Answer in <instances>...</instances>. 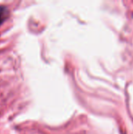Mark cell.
I'll use <instances>...</instances> for the list:
<instances>
[{"mask_svg":"<svg viewBox=\"0 0 133 134\" xmlns=\"http://www.w3.org/2000/svg\"><path fill=\"white\" fill-rule=\"evenodd\" d=\"M9 11L5 5H0V26L8 17Z\"/></svg>","mask_w":133,"mask_h":134,"instance_id":"1","label":"cell"}]
</instances>
